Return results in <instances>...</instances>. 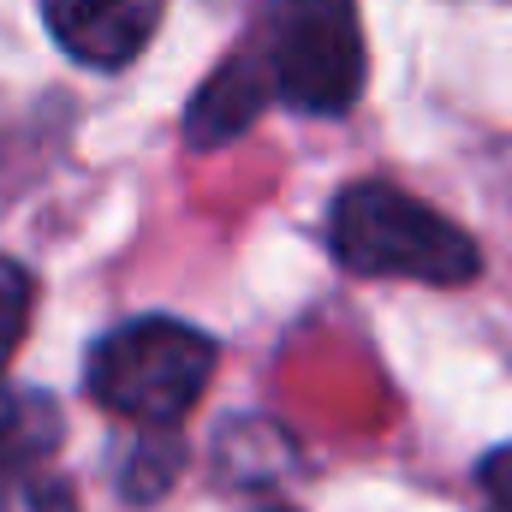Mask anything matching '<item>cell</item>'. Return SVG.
I'll return each mask as SVG.
<instances>
[{
	"label": "cell",
	"mask_w": 512,
	"mask_h": 512,
	"mask_svg": "<svg viewBox=\"0 0 512 512\" xmlns=\"http://www.w3.org/2000/svg\"><path fill=\"white\" fill-rule=\"evenodd\" d=\"M328 239H334V256L346 268H358V274H399V280H423V286H465L483 268L471 233H459L441 209L405 197L399 185H376V179L340 191V203L328 215Z\"/></svg>",
	"instance_id": "cell-1"
},
{
	"label": "cell",
	"mask_w": 512,
	"mask_h": 512,
	"mask_svg": "<svg viewBox=\"0 0 512 512\" xmlns=\"http://www.w3.org/2000/svg\"><path fill=\"white\" fill-rule=\"evenodd\" d=\"M256 66L298 114H346L364 90L358 0H268L256 18Z\"/></svg>",
	"instance_id": "cell-2"
},
{
	"label": "cell",
	"mask_w": 512,
	"mask_h": 512,
	"mask_svg": "<svg viewBox=\"0 0 512 512\" xmlns=\"http://www.w3.org/2000/svg\"><path fill=\"white\" fill-rule=\"evenodd\" d=\"M215 376V340L197 334L191 322L173 316H143L114 328L90 352V393L102 411L143 423V429H173Z\"/></svg>",
	"instance_id": "cell-3"
},
{
	"label": "cell",
	"mask_w": 512,
	"mask_h": 512,
	"mask_svg": "<svg viewBox=\"0 0 512 512\" xmlns=\"http://www.w3.org/2000/svg\"><path fill=\"white\" fill-rule=\"evenodd\" d=\"M167 0H42L54 42L84 66H126L149 48Z\"/></svg>",
	"instance_id": "cell-4"
},
{
	"label": "cell",
	"mask_w": 512,
	"mask_h": 512,
	"mask_svg": "<svg viewBox=\"0 0 512 512\" xmlns=\"http://www.w3.org/2000/svg\"><path fill=\"white\" fill-rule=\"evenodd\" d=\"M268 102H274V90H268L262 66H256L251 54H239V60L215 66V72H209V84L197 90V102L185 108V137H191L197 149H215V143H227V137L251 131L256 114H262Z\"/></svg>",
	"instance_id": "cell-5"
},
{
	"label": "cell",
	"mask_w": 512,
	"mask_h": 512,
	"mask_svg": "<svg viewBox=\"0 0 512 512\" xmlns=\"http://www.w3.org/2000/svg\"><path fill=\"white\" fill-rule=\"evenodd\" d=\"M54 447H60V405L36 387L0 382V477L42 471V459Z\"/></svg>",
	"instance_id": "cell-6"
},
{
	"label": "cell",
	"mask_w": 512,
	"mask_h": 512,
	"mask_svg": "<svg viewBox=\"0 0 512 512\" xmlns=\"http://www.w3.org/2000/svg\"><path fill=\"white\" fill-rule=\"evenodd\" d=\"M24 328H30V274L12 256H0V370L24 346Z\"/></svg>",
	"instance_id": "cell-7"
},
{
	"label": "cell",
	"mask_w": 512,
	"mask_h": 512,
	"mask_svg": "<svg viewBox=\"0 0 512 512\" xmlns=\"http://www.w3.org/2000/svg\"><path fill=\"white\" fill-rule=\"evenodd\" d=\"M0 512H78L66 483L42 477V471H6L0 477Z\"/></svg>",
	"instance_id": "cell-8"
},
{
	"label": "cell",
	"mask_w": 512,
	"mask_h": 512,
	"mask_svg": "<svg viewBox=\"0 0 512 512\" xmlns=\"http://www.w3.org/2000/svg\"><path fill=\"white\" fill-rule=\"evenodd\" d=\"M477 483H483V512H512V447L483 459Z\"/></svg>",
	"instance_id": "cell-9"
},
{
	"label": "cell",
	"mask_w": 512,
	"mask_h": 512,
	"mask_svg": "<svg viewBox=\"0 0 512 512\" xmlns=\"http://www.w3.org/2000/svg\"><path fill=\"white\" fill-rule=\"evenodd\" d=\"M262 512H286V507H262Z\"/></svg>",
	"instance_id": "cell-10"
}]
</instances>
